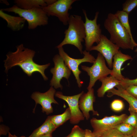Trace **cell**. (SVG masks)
<instances>
[{"mask_svg":"<svg viewBox=\"0 0 137 137\" xmlns=\"http://www.w3.org/2000/svg\"><path fill=\"white\" fill-rule=\"evenodd\" d=\"M85 130L81 128L78 126L75 125L72 128L70 133L66 137H84Z\"/></svg>","mask_w":137,"mask_h":137,"instance_id":"4316f807","label":"cell"},{"mask_svg":"<svg viewBox=\"0 0 137 137\" xmlns=\"http://www.w3.org/2000/svg\"><path fill=\"white\" fill-rule=\"evenodd\" d=\"M56 0H15L14 2L19 7L28 9L35 7L42 8L52 4Z\"/></svg>","mask_w":137,"mask_h":137,"instance_id":"ac0fdd59","label":"cell"},{"mask_svg":"<svg viewBox=\"0 0 137 137\" xmlns=\"http://www.w3.org/2000/svg\"><path fill=\"white\" fill-rule=\"evenodd\" d=\"M85 133L84 137H95L93 132L89 129L85 130Z\"/></svg>","mask_w":137,"mask_h":137,"instance_id":"4dcf8cb0","label":"cell"},{"mask_svg":"<svg viewBox=\"0 0 137 137\" xmlns=\"http://www.w3.org/2000/svg\"><path fill=\"white\" fill-rule=\"evenodd\" d=\"M129 112L130 115L127 116L123 122L136 128H137V113L132 111Z\"/></svg>","mask_w":137,"mask_h":137,"instance_id":"484cf974","label":"cell"},{"mask_svg":"<svg viewBox=\"0 0 137 137\" xmlns=\"http://www.w3.org/2000/svg\"><path fill=\"white\" fill-rule=\"evenodd\" d=\"M99 81L102 83L97 91V96L99 97H103L106 92L120 85V81L111 75L102 78Z\"/></svg>","mask_w":137,"mask_h":137,"instance_id":"d6986e66","label":"cell"},{"mask_svg":"<svg viewBox=\"0 0 137 137\" xmlns=\"http://www.w3.org/2000/svg\"><path fill=\"white\" fill-rule=\"evenodd\" d=\"M0 16L5 20L7 26L14 31H19L24 27L26 20L20 16H15L6 14L1 9L0 10Z\"/></svg>","mask_w":137,"mask_h":137,"instance_id":"e0dca14e","label":"cell"},{"mask_svg":"<svg viewBox=\"0 0 137 137\" xmlns=\"http://www.w3.org/2000/svg\"><path fill=\"white\" fill-rule=\"evenodd\" d=\"M76 0H58L53 3L42 7L48 16H55L65 25L68 24L70 15L68 13L72 5Z\"/></svg>","mask_w":137,"mask_h":137,"instance_id":"ba28073f","label":"cell"},{"mask_svg":"<svg viewBox=\"0 0 137 137\" xmlns=\"http://www.w3.org/2000/svg\"><path fill=\"white\" fill-rule=\"evenodd\" d=\"M114 128L124 135H132L135 129L130 125L124 122L118 125Z\"/></svg>","mask_w":137,"mask_h":137,"instance_id":"603a6c76","label":"cell"},{"mask_svg":"<svg viewBox=\"0 0 137 137\" xmlns=\"http://www.w3.org/2000/svg\"><path fill=\"white\" fill-rule=\"evenodd\" d=\"M127 116L126 114H123L106 116L100 119L93 118L90 120V123L94 129L93 132L96 133L114 128L116 126L123 122Z\"/></svg>","mask_w":137,"mask_h":137,"instance_id":"7c38bea8","label":"cell"},{"mask_svg":"<svg viewBox=\"0 0 137 137\" xmlns=\"http://www.w3.org/2000/svg\"><path fill=\"white\" fill-rule=\"evenodd\" d=\"M8 137H18L16 136L15 135H12L10 134V133L9 132L8 133ZM20 137H25L24 136H22Z\"/></svg>","mask_w":137,"mask_h":137,"instance_id":"d6a6232c","label":"cell"},{"mask_svg":"<svg viewBox=\"0 0 137 137\" xmlns=\"http://www.w3.org/2000/svg\"><path fill=\"white\" fill-rule=\"evenodd\" d=\"M83 11L85 18L84 23L85 37L84 39L86 50L89 51L94 43L98 44L99 42L101 34L100 25L97 23L99 12H97L93 20L89 19L86 12L84 10Z\"/></svg>","mask_w":137,"mask_h":137,"instance_id":"52a82bcc","label":"cell"},{"mask_svg":"<svg viewBox=\"0 0 137 137\" xmlns=\"http://www.w3.org/2000/svg\"><path fill=\"white\" fill-rule=\"evenodd\" d=\"M58 49L59 55L63 59L66 65L71 71L76 80L78 87L80 88L81 87L83 82L80 79V74L81 72L79 68V65L82 63L84 62H89L93 63L96 59L90 54L89 52L85 50L83 51L82 54L84 55L83 57L81 59H74L70 57L64 51L62 47Z\"/></svg>","mask_w":137,"mask_h":137,"instance_id":"8992f818","label":"cell"},{"mask_svg":"<svg viewBox=\"0 0 137 137\" xmlns=\"http://www.w3.org/2000/svg\"><path fill=\"white\" fill-rule=\"evenodd\" d=\"M95 100L94 90L92 88L87 93H83L80 97L79 101V106L84 116L86 119L90 117L89 112L92 111L93 115L99 116L98 112L94 110L93 103Z\"/></svg>","mask_w":137,"mask_h":137,"instance_id":"5bb4252c","label":"cell"},{"mask_svg":"<svg viewBox=\"0 0 137 137\" xmlns=\"http://www.w3.org/2000/svg\"><path fill=\"white\" fill-rule=\"evenodd\" d=\"M124 104L123 101L119 99L113 101L110 105L111 109L113 111L118 112L122 111L124 108Z\"/></svg>","mask_w":137,"mask_h":137,"instance_id":"83f0119b","label":"cell"},{"mask_svg":"<svg viewBox=\"0 0 137 137\" xmlns=\"http://www.w3.org/2000/svg\"><path fill=\"white\" fill-rule=\"evenodd\" d=\"M56 92L55 89L53 87H51L45 93H41L38 92L33 93L31 97L36 102L34 110H35L37 105L39 104L42 106V112H45L47 115L53 113V109L52 104H58L54 98Z\"/></svg>","mask_w":137,"mask_h":137,"instance_id":"4fadbf2b","label":"cell"},{"mask_svg":"<svg viewBox=\"0 0 137 137\" xmlns=\"http://www.w3.org/2000/svg\"><path fill=\"white\" fill-rule=\"evenodd\" d=\"M132 135L133 137H137V128H135Z\"/></svg>","mask_w":137,"mask_h":137,"instance_id":"1f68e13d","label":"cell"},{"mask_svg":"<svg viewBox=\"0 0 137 137\" xmlns=\"http://www.w3.org/2000/svg\"><path fill=\"white\" fill-rule=\"evenodd\" d=\"M16 48V51L9 52L6 55V58L4 61L5 72L7 73L9 69L18 66L28 76H30L34 73L38 72L44 80H48V78L45 75L44 71L50 64L40 65L36 63L33 60L35 51L25 48L22 44L18 45Z\"/></svg>","mask_w":137,"mask_h":137,"instance_id":"6da1fadb","label":"cell"},{"mask_svg":"<svg viewBox=\"0 0 137 137\" xmlns=\"http://www.w3.org/2000/svg\"><path fill=\"white\" fill-rule=\"evenodd\" d=\"M114 14L122 26L128 32L131 37L133 38L129 22V14L123 10H118Z\"/></svg>","mask_w":137,"mask_h":137,"instance_id":"7402d4cb","label":"cell"},{"mask_svg":"<svg viewBox=\"0 0 137 137\" xmlns=\"http://www.w3.org/2000/svg\"><path fill=\"white\" fill-rule=\"evenodd\" d=\"M137 6V0H127L123 4V11L129 14Z\"/></svg>","mask_w":137,"mask_h":137,"instance_id":"d4e9b609","label":"cell"},{"mask_svg":"<svg viewBox=\"0 0 137 137\" xmlns=\"http://www.w3.org/2000/svg\"><path fill=\"white\" fill-rule=\"evenodd\" d=\"M84 93L82 91L80 93L72 96L64 95L60 92L56 93V97L65 101L68 104L71 113L70 123L73 124H77L84 119V115L79 108V101L81 96Z\"/></svg>","mask_w":137,"mask_h":137,"instance_id":"30bf717a","label":"cell"},{"mask_svg":"<svg viewBox=\"0 0 137 137\" xmlns=\"http://www.w3.org/2000/svg\"><path fill=\"white\" fill-rule=\"evenodd\" d=\"M124 137H133L132 135H124Z\"/></svg>","mask_w":137,"mask_h":137,"instance_id":"e575fe53","label":"cell"},{"mask_svg":"<svg viewBox=\"0 0 137 137\" xmlns=\"http://www.w3.org/2000/svg\"><path fill=\"white\" fill-rule=\"evenodd\" d=\"M54 67L50 70L53 77L50 81V85L56 89H62L60 84L61 80L64 78L68 80L71 75V71L65 64L62 57L58 54L56 55L53 58Z\"/></svg>","mask_w":137,"mask_h":137,"instance_id":"9c48e42d","label":"cell"},{"mask_svg":"<svg viewBox=\"0 0 137 137\" xmlns=\"http://www.w3.org/2000/svg\"><path fill=\"white\" fill-rule=\"evenodd\" d=\"M135 52L137 53V47L135 50Z\"/></svg>","mask_w":137,"mask_h":137,"instance_id":"d590c367","label":"cell"},{"mask_svg":"<svg viewBox=\"0 0 137 137\" xmlns=\"http://www.w3.org/2000/svg\"><path fill=\"white\" fill-rule=\"evenodd\" d=\"M68 24V28L64 32V38L56 48H58L66 44L73 45L82 54V42L85 37L84 23L81 16L72 15L70 16Z\"/></svg>","mask_w":137,"mask_h":137,"instance_id":"3957f363","label":"cell"},{"mask_svg":"<svg viewBox=\"0 0 137 137\" xmlns=\"http://www.w3.org/2000/svg\"><path fill=\"white\" fill-rule=\"evenodd\" d=\"M120 81L119 85L124 89L130 85H137V78L132 79L125 78Z\"/></svg>","mask_w":137,"mask_h":137,"instance_id":"f1b7e54d","label":"cell"},{"mask_svg":"<svg viewBox=\"0 0 137 137\" xmlns=\"http://www.w3.org/2000/svg\"><path fill=\"white\" fill-rule=\"evenodd\" d=\"M81 68L90 76V81L87 88L88 91L92 88L97 80L111 75L112 72V70L107 66L104 57L99 53L92 66L89 67L81 65Z\"/></svg>","mask_w":137,"mask_h":137,"instance_id":"5b68a950","label":"cell"},{"mask_svg":"<svg viewBox=\"0 0 137 137\" xmlns=\"http://www.w3.org/2000/svg\"><path fill=\"white\" fill-rule=\"evenodd\" d=\"M105 28L110 35V40L119 48L133 50L137 43L122 26L114 14L109 13L104 21Z\"/></svg>","mask_w":137,"mask_h":137,"instance_id":"7a4b0ae2","label":"cell"},{"mask_svg":"<svg viewBox=\"0 0 137 137\" xmlns=\"http://www.w3.org/2000/svg\"><path fill=\"white\" fill-rule=\"evenodd\" d=\"M119 47L113 43L107 37L102 35L99 43L93 46L90 51H97L104 57L107 64L110 68L112 67V60L114 55L119 50Z\"/></svg>","mask_w":137,"mask_h":137,"instance_id":"8fae6325","label":"cell"},{"mask_svg":"<svg viewBox=\"0 0 137 137\" xmlns=\"http://www.w3.org/2000/svg\"><path fill=\"white\" fill-rule=\"evenodd\" d=\"M1 9L4 11L14 13L24 18L27 22L28 28L29 29H33L38 26H45L48 24V16L42 8L26 9L21 8L15 5Z\"/></svg>","mask_w":137,"mask_h":137,"instance_id":"277c9868","label":"cell"},{"mask_svg":"<svg viewBox=\"0 0 137 137\" xmlns=\"http://www.w3.org/2000/svg\"><path fill=\"white\" fill-rule=\"evenodd\" d=\"M93 133L95 137H124V136L114 128Z\"/></svg>","mask_w":137,"mask_h":137,"instance_id":"cb8c5ba5","label":"cell"},{"mask_svg":"<svg viewBox=\"0 0 137 137\" xmlns=\"http://www.w3.org/2000/svg\"></svg>","mask_w":137,"mask_h":137,"instance_id":"8d00e7d4","label":"cell"},{"mask_svg":"<svg viewBox=\"0 0 137 137\" xmlns=\"http://www.w3.org/2000/svg\"><path fill=\"white\" fill-rule=\"evenodd\" d=\"M112 63V69L111 75L120 81L125 78L121 73V68L124 63L126 61L132 59L131 56L122 53L119 50L114 55Z\"/></svg>","mask_w":137,"mask_h":137,"instance_id":"9a60e30c","label":"cell"},{"mask_svg":"<svg viewBox=\"0 0 137 137\" xmlns=\"http://www.w3.org/2000/svg\"><path fill=\"white\" fill-rule=\"evenodd\" d=\"M125 89L131 95L137 99V85H130Z\"/></svg>","mask_w":137,"mask_h":137,"instance_id":"f546056e","label":"cell"},{"mask_svg":"<svg viewBox=\"0 0 137 137\" xmlns=\"http://www.w3.org/2000/svg\"><path fill=\"white\" fill-rule=\"evenodd\" d=\"M56 128L51 121L50 116L40 127L34 130L28 137H39L45 134H52Z\"/></svg>","mask_w":137,"mask_h":137,"instance_id":"ffe728a7","label":"cell"},{"mask_svg":"<svg viewBox=\"0 0 137 137\" xmlns=\"http://www.w3.org/2000/svg\"><path fill=\"white\" fill-rule=\"evenodd\" d=\"M49 116L51 121L57 128L70 119L71 113L68 107L61 114Z\"/></svg>","mask_w":137,"mask_h":137,"instance_id":"44dd1931","label":"cell"},{"mask_svg":"<svg viewBox=\"0 0 137 137\" xmlns=\"http://www.w3.org/2000/svg\"><path fill=\"white\" fill-rule=\"evenodd\" d=\"M39 137H52V134H45L40 136Z\"/></svg>","mask_w":137,"mask_h":137,"instance_id":"836d02e7","label":"cell"},{"mask_svg":"<svg viewBox=\"0 0 137 137\" xmlns=\"http://www.w3.org/2000/svg\"><path fill=\"white\" fill-rule=\"evenodd\" d=\"M116 87L109 91L108 92L110 94V96L116 95L124 98L129 103V111H132L137 113V99L129 94L119 85Z\"/></svg>","mask_w":137,"mask_h":137,"instance_id":"2e32d148","label":"cell"}]
</instances>
